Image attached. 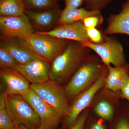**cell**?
I'll use <instances>...</instances> for the list:
<instances>
[{"instance_id":"obj_1","label":"cell","mask_w":129,"mask_h":129,"mask_svg":"<svg viewBox=\"0 0 129 129\" xmlns=\"http://www.w3.org/2000/svg\"><path fill=\"white\" fill-rule=\"evenodd\" d=\"M91 50L77 42L68 44L53 60L49 72L50 79L60 84L68 83L89 55Z\"/></svg>"},{"instance_id":"obj_2","label":"cell","mask_w":129,"mask_h":129,"mask_svg":"<svg viewBox=\"0 0 129 129\" xmlns=\"http://www.w3.org/2000/svg\"><path fill=\"white\" fill-rule=\"evenodd\" d=\"M105 66L99 56L90 54L64 87L69 102L92 86Z\"/></svg>"},{"instance_id":"obj_3","label":"cell","mask_w":129,"mask_h":129,"mask_svg":"<svg viewBox=\"0 0 129 129\" xmlns=\"http://www.w3.org/2000/svg\"><path fill=\"white\" fill-rule=\"evenodd\" d=\"M5 104L15 127L21 125L31 129L41 127L39 115L22 95L6 93Z\"/></svg>"},{"instance_id":"obj_4","label":"cell","mask_w":129,"mask_h":129,"mask_svg":"<svg viewBox=\"0 0 129 129\" xmlns=\"http://www.w3.org/2000/svg\"><path fill=\"white\" fill-rule=\"evenodd\" d=\"M30 88L52 107L61 118L68 115L70 105L64 88L59 83L50 79L44 83L31 84Z\"/></svg>"},{"instance_id":"obj_5","label":"cell","mask_w":129,"mask_h":129,"mask_svg":"<svg viewBox=\"0 0 129 129\" xmlns=\"http://www.w3.org/2000/svg\"><path fill=\"white\" fill-rule=\"evenodd\" d=\"M36 55L47 62L53 61L68 46L66 40L34 33L25 41Z\"/></svg>"},{"instance_id":"obj_6","label":"cell","mask_w":129,"mask_h":129,"mask_svg":"<svg viewBox=\"0 0 129 129\" xmlns=\"http://www.w3.org/2000/svg\"><path fill=\"white\" fill-rule=\"evenodd\" d=\"M85 47L94 51L101 58L103 64L117 67L123 66L127 63L125 59L123 46L116 38L105 36L104 42L95 44L91 42L81 43Z\"/></svg>"},{"instance_id":"obj_7","label":"cell","mask_w":129,"mask_h":129,"mask_svg":"<svg viewBox=\"0 0 129 129\" xmlns=\"http://www.w3.org/2000/svg\"><path fill=\"white\" fill-rule=\"evenodd\" d=\"M122 100L120 91L114 92L103 87L95 96L89 107L90 111L103 120L112 122Z\"/></svg>"},{"instance_id":"obj_8","label":"cell","mask_w":129,"mask_h":129,"mask_svg":"<svg viewBox=\"0 0 129 129\" xmlns=\"http://www.w3.org/2000/svg\"><path fill=\"white\" fill-rule=\"evenodd\" d=\"M108 74V68L106 65L101 75L94 84L81 93L72 102L69 113L65 117V123L69 128L74 124L83 111L89 107L97 92L104 87Z\"/></svg>"},{"instance_id":"obj_9","label":"cell","mask_w":129,"mask_h":129,"mask_svg":"<svg viewBox=\"0 0 129 129\" xmlns=\"http://www.w3.org/2000/svg\"><path fill=\"white\" fill-rule=\"evenodd\" d=\"M39 115L43 129H57L61 118L55 110L30 88L22 95Z\"/></svg>"},{"instance_id":"obj_10","label":"cell","mask_w":129,"mask_h":129,"mask_svg":"<svg viewBox=\"0 0 129 129\" xmlns=\"http://www.w3.org/2000/svg\"><path fill=\"white\" fill-rule=\"evenodd\" d=\"M1 33L5 37L26 41L34 30L30 20L25 14L20 16H1Z\"/></svg>"},{"instance_id":"obj_11","label":"cell","mask_w":129,"mask_h":129,"mask_svg":"<svg viewBox=\"0 0 129 129\" xmlns=\"http://www.w3.org/2000/svg\"><path fill=\"white\" fill-rule=\"evenodd\" d=\"M50 68L47 61L38 57L25 64H20L17 71L31 84H39L50 80Z\"/></svg>"},{"instance_id":"obj_12","label":"cell","mask_w":129,"mask_h":129,"mask_svg":"<svg viewBox=\"0 0 129 129\" xmlns=\"http://www.w3.org/2000/svg\"><path fill=\"white\" fill-rule=\"evenodd\" d=\"M39 32L56 38L72 40L80 43L90 42L83 21L61 25L50 31Z\"/></svg>"},{"instance_id":"obj_13","label":"cell","mask_w":129,"mask_h":129,"mask_svg":"<svg viewBox=\"0 0 129 129\" xmlns=\"http://www.w3.org/2000/svg\"><path fill=\"white\" fill-rule=\"evenodd\" d=\"M0 76L7 94L22 95L30 89L28 81L17 70L2 69Z\"/></svg>"},{"instance_id":"obj_14","label":"cell","mask_w":129,"mask_h":129,"mask_svg":"<svg viewBox=\"0 0 129 129\" xmlns=\"http://www.w3.org/2000/svg\"><path fill=\"white\" fill-rule=\"evenodd\" d=\"M104 34L105 35L121 34L129 36V0H126L123 3L119 13L110 16Z\"/></svg>"},{"instance_id":"obj_15","label":"cell","mask_w":129,"mask_h":129,"mask_svg":"<svg viewBox=\"0 0 129 129\" xmlns=\"http://www.w3.org/2000/svg\"><path fill=\"white\" fill-rule=\"evenodd\" d=\"M20 64H25L39 57L28 46L25 41H18L8 38L1 43Z\"/></svg>"},{"instance_id":"obj_16","label":"cell","mask_w":129,"mask_h":129,"mask_svg":"<svg viewBox=\"0 0 129 129\" xmlns=\"http://www.w3.org/2000/svg\"><path fill=\"white\" fill-rule=\"evenodd\" d=\"M107 66L108 74L104 88L114 92L119 91L129 76V64L117 67Z\"/></svg>"},{"instance_id":"obj_17","label":"cell","mask_w":129,"mask_h":129,"mask_svg":"<svg viewBox=\"0 0 129 129\" xmlns=\"http://www.w3.org/2000/svg\"><path fill=\"white\" fill-rule=\"evenodd\" d=\"M61 12L58 8L36 12L26 10L25 14L37 26L41 27H47L53 24L56 20L60 18Z\"/></svg>"},{"instance_id":"obj_18","label":"cell","mask_w":129,"mask_h":129,"mask_svg":"<svg viewBox=\"0 0 129 129\" xmlns=\"http://www.w3.org/2000/svg\"><path fill=\"white\" fill-rule=\"evenodd\" d=\"M101 16V11H89L84 8H65L61 12L59 22L61 25L69 24L91 16Z\"/></svg>"},{"instance_id":"obj_19","label":"cell","mask_w":129,"mask_h":129,"mask_svg":"<svg viewBox=\"0 0 129 129\" xmlns=\"http://www.w3.org/2000/svg\"><path fill=\"white\" fill-rule=\"evenodd\" d=\"M23 0H0L1 16H20L25 14Z\"/></svg>"},{"instance_id":"obj_20","label":"cell","mask_w":129,"mask_h":129,"mask_svg":"<svg viewBox=\"0 0 129 129\" xmlns=\"http://www.w3.org/2000/svg\"><path fill=\"white\" fill-rule=\"evenodd\" d=\"M112 129H129V102L122 99Z\"/></svg>"},{"instance_id":"obj_21","label":"cell","mask_w":129,"mask_h":129,"mask_svg":"<svg viewBox=\"0 0 129 129\" xmlns=\"http://www.w3.org/2000/svg\"><path fill=\"white\" fill-rule=\"evenodd\" d=\"M6 94L5 92H1L0 95V128L15 129L13 121L6 108Z\"/></svg>"},{"instance_id":"obj_22","label":"cell","mask_w":129,"mask_h":129,"mask_svg":"<svg viewBox=\"0 0 129 129\" xmlns=\"http://www.w3.org/2000/svg\"><path fill=\"white\" fill-rule=\"evenodd\" d=\"M19 64L2 45L0 46V66L3 69L17 70Z\"/></svg>"},{"instance_id":"obj_23","label":"cell","mask_w":129,"mask_h":129,"mask_svg":"<svg viewBox=\"0 0 129 129\" xmlns=\"http://www.w3.org/2000/svg\"><path fill=\"white\" fill-rule=\"evenodd\" d=\"M26 8L48 10L55 8L54 0H23Z\"/></svg>"},{"instance_id":"obj_24","label":"cell","mask_w":129,"mask_h":129,"mask_svg":"<svg viewBox=\"0 0 129 129\" xmlns=\"http://www.w3.org/2000/svg\"><path fill=\"white\" fill-rule=\"evenodd\" d=\"M112 0H84L87 9L101 11Z\"/></svg>"},{"instance_id":"obj_25","label":"cell","mask_w":129,"mask_h":129,"mask_svg":"<svg viewBox=\"0 0 129 129\" xmlns=\"http://www.w3.org/2000/svg\"><path fill=\"white\" fill-rule=\"evenodd\" d=\"M87 35L90 41L95 44H100L104 42L105 36L96 28L86 29Z\"/></svg>"},{"instance_id":"obj_26","label":"cell","mask_w":129,"mask_h":129,"mask_svg":"<svg viewBox=\"0 0 129 129\" xmlns=\"http://www.w3.org/2000/svg\"><path fill=\"white\" fill-rule=\"evenodd\" d=\"M90 112L89 107L85 109L81 114L74 124L68 129H84Z\"/></svg>"},{"instance_id":"obj_27","label":"cell","mask_w":129,"mask_h":129,"mask_svg":"<svg viewBox=\"0 0 129 129\" xmlns=\"http://www.w3.org/2000/svg\"><path fill=\"white\" fill-rule=\"evenodd\" d=\"M102 17L91 16L85 18L83 20V23L86 29L96 28L103 23Z\"/></svg>"},{"instance_id":"obj_28","label":"cell","mask_w":129,"mask_h":129,"mask_svg":"<svg viewBox=\"0 0 129 129\" xmlns=\"http://www.w3.org/2000/svg\"><path fill=\"white\" fill-rule=\"evenodd\" d=\"M121 99L129 102V76L120 90Z\"/></svg>"},{"instance_id":"obj_29","label":"cell","mask_w":129,"mask_h":129,"mask_svg":"<svg viewBox=\"0 0 129 129\" xmlns=\"http://www.w3.org/2000/svg\"><path fill=\"white\" fill-rule=\"evenodd\" d=\"M84 0H65V8H78L83 4Z\"/></svg>"},{"instance_id":"obj_30","label":"cell","mask_w":129,"mask_h":129,"mask_svg":"<svg viewBox=\"0 0 129 129\" xmlns=\"http://www.w3.org/2000/svg\"><path fill=\"white\" fill-rule=\"evenodd\" d=\"M88 129H106L104 124L99 120L92 122Z\"/></svg>"},{"instance_id":"obj_31","label":"cell","mask_w":129,"mask_h":129,"mask_svg":"<svg viewBox=\"0 0 129 129\" xmlns=\"http://www.w3.org/2000/svg\"><path fill=\"white\" fill-rule=\"evenodd\" d=\"M15 129H31L27 127H25L24 125H19L18 126L15 127ZM36 129H43L41 127L38 128Z\"/></svg>"},{"instance_id":"obj_32","label":"cell","mask_w":129,"mask_h":129,"mask_svg":"<svg viewBox=\"0 0 129 129\" xmlns=\"http://www.w3.org/2000/svg\"><path fill=\"white\" fill-rule=\"evenodd\" d=\"M0 129H3V128H0Z\"/></svg>"}]
</instances>
